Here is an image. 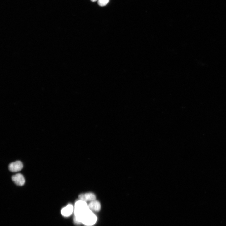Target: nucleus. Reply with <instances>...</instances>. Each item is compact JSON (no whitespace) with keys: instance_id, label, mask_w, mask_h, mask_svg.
Segmentation results:
<instances>
[{"instance_id":"f257e3e1","label":"nucleus","mask_w":226,"mask_h":226,"mask_svg":"<svg viewBox=\"0 0 226 226\" xmlns=\"http://www.w3.org/2000/svg\"><path fill=\"white\" fill-rule=\"evenodd\" d=\"M75 224H78L82 223L91 226L95 224L97 218L89 208L86 202L79 200L75 202L74 207Z\"/></svg>"},{"instance_id":"f03ea898","label":"nucleus","mask_w":226,"mask_h":226,"mask_svg":"<svg viewBox=\"0 0 226 226\" xmlns=\"http://www.w3.org/2000/svg\"><path fill=\"white\" fill-rule=\"evenodd\" d=\"M23 167L22 163L20 161H17L11 163L9 166V170L12 172H16L22 170Z\"/></svg>"},{"instance_id":"7ed1b4c3","label":"nucleus","mask_w":226,"mask_h":226,"mask_svg":"<svg viewBox=\"0 0 226 226\" xmlns=\"http://www.w3.org/2000/svg\"><path fill=\"white\" fill-rule=\"evenodd\" d=\"M13 181L17 185L22 186L25 182V180L23 175L18 173L13 176L12 177Z\"/></svg>"},{"instance_id":"20e7f679","label":"nucleus","mask_w":226,"mask_h":226,"mask_svg":"<svg viewBox=\"0 0 226 226\" xmlns=\"http://www.w3.org/2000/svg\"><path fill=\"white\" fill-rule=\"evenodd\" d=\"M79 198L80 200L85 202L88 201L91 202L96 200V199L95 195L91 193L80 194L79 196Z\"/></svg>"},{"instance_id":"39448f33","label":"nucleus","mask_w":226,"mask_h":226,"mask_svg":"<svg viewBox=\"0 0 226 226\" xmlns=\"http://www.w3.org/2000/svg\"><path fill=\"white\" fill-rule=\"evenodd\" d=\"M74 210L73 206L69 204L62 208L61 210V213L62 215L64 217H68L72 214Z\"/></svg>"},{"instance_id":"423d86ee","label":"nucleus","mask_w":226,"mask_h":226,"mask_svg":"<svg viewBox=\"0 0 226 226\" xmlns=\"http://www.w3.org/2000/svg\"><path fill=\"white\" fill-rule=\"evenodd\" d=\"M88 205L90 209L92 211L98 212L101 209V206L100 202L96 200L91 201Z\"/></svg>"},{"instance_id":"0eeeda50","label":"nucleus","mask_w":226,"mask_h":226,"mask_svg":"<svg viewBox=\"0 0 226 226\" xmlns=\"http://www.w3.org/2000/svg\"><path fill=\"white\" fill-rule=\"evenodd\" d=\"M109 0H98V3L101 7L106 6L109 2Z\"/></svg>"},{"instance_id":"6e6552de","label":"nucleus","mask_w":226,"mask_h":226,"mask_svg":"<svg viewBox=\"0 0 226 226\" xmlns=\"http://www.w3.org/2000/svg\"><path fill=\"white\" fill-rule=\"evenodd\" d=\"M91 1L92 2H95L96 1H97V0H91Z\"/></svg>"}]
</instances>
